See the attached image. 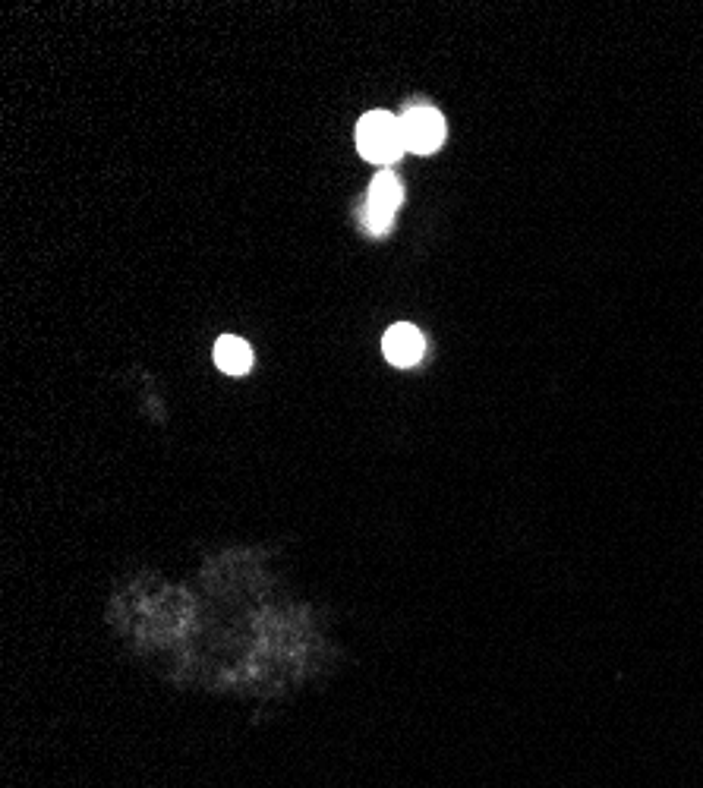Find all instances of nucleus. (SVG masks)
Wrapping results in <instances>:
<instances>
[{
	"label": "nucleus",
	"mask_w": 703,
	"mask_h": 788,
	"mask_svg": "<svg viewBox=\"0 0 703 788\" xmlns=\"http://www.w3.org/2000/svg\"><path fill=\"white\" fill-rule=\"evenodd\" d=\"M357 149L366 161H379V164L398 161L401 152L407 149L404 133H401V120L391 117L388 111L363 114L357 123Z\"/></svg>",
	"instance_id": "nucleus-1"
},
{
	"label": "nucleus",
	"mask_w": 703,
	"mask_h": 788,
	"mask_svg": "<svg viewBox=\"0 0 703 788\" xmlns=\"http://www.w3.org/2000/svg\"><path fill=\"white\" fill-rule=\"evenodd\" d=\"M401 133H404V145L410 152L432 155L445 142V120H442V114L436 108L417 105V108L404 111Z\"/></svg>",
	"instance_id": "nucleus-2"
},
{
	"label": "nucleus",
	"mask_w": 703,
	"mask_h": 788,
	"mask_svg": "<svg viewBox=\"0 0 703 788\" xmlns=\"http://www.w3.org/2000/svg\"><path fill=\"white\" fill-rule=\"evenodd\" d=\"M382 350H385V360L395 363V366H413L426 350V341L420 335V328H413L407 322L401 325H391L382 338Z\"/></svg>",
	"instance_id": "nucleus-3"
},
{
	"label": "nucleus",
	"mask_w": 703,
	"mask_h": 788,
	"mask_svg": "<svg viewBox=\"0 0 703 788\" xmlns=\"http://www.w3.org/2000/svg\"><path fill=\"white\" fill-rule=\"evenodd\" d=\"M215 363L221 372H227V376H243V372L253 366V350L243 338L227 335L215 344Z\"/></svg>",
	"instance_id": "nucleus-4"
},
{
	"label": "nucleus",
	"mask_w": 703,
	"mask_h": 788,
	"mask_svg": "<svg viewBox=\"0 0 703 788\" xmlns=\"http://www.w3.org/2000/svg\"><path fill=\"white\" fill-rule=\"evenodd\" d=\"M401 199H404V186L391 171H382L376 180H372V186H369L372 205H379V209H388V212H398Z\"/></svg>",
	"instance_id": "nucleus-5"
},
{
	"label": "nucleus",
	"mask_w": 703,
	"mask_h": 788,
	"mask_svg": "<svg viewBox=\"0 0 703 788\" xmlns=\"http://www.w3.org/2000/svg\"><path fill=\"white\" fill-rule=\"evenodd\" d=\"M391 221H395V212L379 209V205H372V202L363 205V224H366L369 234H388V231H391Z\"/></svg>",
	"instance_id": "nucleus-6"
}]
</instances>
